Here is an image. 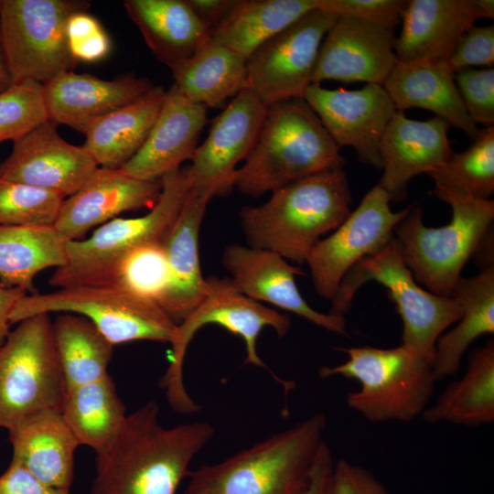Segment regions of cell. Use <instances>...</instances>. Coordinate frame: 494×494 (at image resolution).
<instances>
[{"label": "cell", "mask_w": 494, "mask_h": 494, "mask_svg": "<svg viewBox=\"0 0 494 494\" xmlns=\"http://www.w3.org/2000/svg\"><path fill=\"white\" fill-rule=\"evenodd\" d=\"M48 120L43 84L24 81L0 93V144L17 141Z\"/></svg>", "instance_id": "cell-40"}, {"label": "cell", "mask_w": 494, "mask_h": 494, "mask_svg": "<svg viewBox=\"0 0 494 494\" xmlns=\"http://www.w3.org/2000/svg\"><path fill=\"white\" fill-rule=\"evenodd\" d=\"M434 193L451 207L450 222L427 227L422 209L411 207L393 234L415 281L435 295L450 297L465 264L490 231L494 201L440 188H435Z\"/></svg>", "instance_id": "cell-5"}, {"label": "cell", "mask_w": 494, "mask_h": 494, "mask_svg": "<svg viewBox=\"0 0 494 494\" xmlns=\"http://www.w3.org/2000/svg\"><path fill=\"white\" fill-rule=\"evenodd\" d=\"M446 63L455 73L476 66L492 68L494 26L477 27L474 25L467 29L456 44Z\"/></svg>", "instance_id": "cell-44"}, {"label": "cell", "mask_w": 494, "mask_h": 494, "mask_svg": "<svg viewBox=\"0 0 494 494\" xmlns=\"http://www.w3.org/2000/svg\"><path fill=\"white\" fill-rule=\"evenodd\" d=\"M336 16L316 8L269 38L246 61L245 88L265 106L304 98L322 40Z\"/></svg>", "instance_id": "cell-13"}, {"label": "cell", "mask_w": 494, "mask_h": 494, "mask_svg": "<svg viewBox=\"0 0 494 494\" xmlns=\"http://www.w3.org/2000/svg\"><path fill=\"white\" fill-rule=\"evenodd\" d=\"M304 99L340 148L351 146L360 162L381 168V139L396 113L382 85L330 90L313 83Z\"/></svg>", "instance_id": "cell-16"}, {"label": "cell", "mask_w": 494, "mask_h": 494, "mask_svg": "<svg viewBox=\"0 0 494 494\" xmlns=\"http://www.w3.org/2000/svg\"><path fill=\"white\" fill-rule=\"evenodd\" d=\"M210 199L189 188L181 209L164 238L169 279L160 306L181 322L207 295L199 255V229Z\"/></svg>", "instance_id": "cell-25"}, {"label": "cell", "mask_w": 494, "mask_h": 494, "mask_svg": "<svg viewBox=\"0 0 494 494\" xmlns=\"http://www.w3.org/2000/svg\"><path fill=\"white\" fill-rule=\"evenodd\" d=\"M405 4L404 0H318V8L393 28L402 21Z\"/></svg>", "instance_id": "cell-43"}, {"label": "cell", "mask_w": 494, "mask_h": 494, "mask_svg": "<svg viewBox=\"0 0 494 494\" xmlns=\"http://www.w3.org/2000/svg\"><path fill=\"white\" fill-rule=\"evenodd\" d=\"M334 465L331 450L323 441L314 458L308 482L296 494H331Z\"/></svg>", "instance_id": "cell-47"}, {"label": "cell", "mask_w": 494, "mask_h": 494, "mask_svg": "<svg viewBox=\"0 0 494 494\" xmlns=\"http://www.w3.org/2000/svg\"><path fill=\"white\" fill-rule=\"evenodd\" d=\"M162 189L161 179H140L119 169L98 166L73 195L66 198L54 227L67 241L81 240L125 211L151 209Z\"/></svg>", "instance_id": "cell-20"}, {"label": "cell", "mask_w": 494, "mask_h": 494, "mask_svg": "<svg viewBox=\"0 0 494 494\" xmlns=\"http://www.w3.org/2000/svg\"><path fill=\"white\" fill-rule=\"evenodd\" d=\"M435 187L479 199L494 193V126L480 129L472 145L428 174Z\"/></svg>", "instance_id": "cell-38"}, {"label": "cell", "mask_w": 494, "mask_h": 494, "mask_svg": "<svg viewBox=\"0 0 494 494\" xmlns=\"http://www.w3.org/2000/svg\"><path fill=\"white\" fill-rule=\"evenodd\" d=\"M448 128L449 125L436 116L419 121L396 111L385 128L379 148L383 173L378 185L391 201L405 199L412 178L428 175L453 156Z\"/></svg>", "instance_id": "cell-21"}, {"label": "cell", "mask_w": 494, "mask_h": 494, "mask_svg": "<svg viewBox=\"0 0 494 494\" xmlns=\"http://www.w3.org/2000/svg\"><path fill=\"white\" fill-rule=\"evenodd\" d=\"M168 279V263L162 241L146 242L130 249L107 269L78 285H119L147 297L160 306Z\"/></svg>", "instance_id": "cell-37"}, {"label": "cell", "mask_w": 494, "mask_h": 494, "mask_svg": "<svg viewBox=\"0 0 494 494\" xmlns=\"http://www.w3.org/2000/svg\"><path fill=\"white\" fill-rule=\"evenodd\" d=\"M259 206H245L241 225L249 246L266 249L302 264L321 237L350 213L347 175L335 169L312 175L271 192Z\"/></svg>", "instance_id": "cell-2"}, {"label": "cell", "mask_w": 494, "mask_h": 494, "mask_svg": "<svg viewBox=\"0 0 494 494\" xmlns=\"http://www.w3.org/2000/svg\"><path fill=\"white\" fill-rule=\"evenodd\" d=\"M66 37L70 52L79 62L93 63L110 52L111 40L100 22L87 10L77 11L68 19Z\"/></svg>", "instance_id": "cell-42"}, {"label": "cell", "mask_w": 494, "mask_h": 494, "mask_svg": "<svg viewBox=\"0 0 494 494\" xmlns=\"http://www.w3.org/2000/svg\"><path fill=\"white\" fill-rule=\"evenodd\" d=\"M348 359L323 366L319 378L342 376L360 382L347 394V405L370 423H409L422 415L434 394L432 361L401 344L391 349L370 346L336 348Z\"/></svg>", "instance_id": "cell-6"}, {"label": "cell", "mask_w": 494, "mask_h": 494, "mask_svg": "<svg viewBox=\"0 0 494 494\" xmlns=\"http://www.w3.org/2000/svg\"><path fill=\"white\" fill-rule=\"evenodd\" d=\"M455 80L470 119L494 126V69H464L455 73Z\"/></svg>", "instance_id": "cell-41"}, {"label": "cell", "mask_w": 494, "mask_h": 494, "mask_svg": "<svg viewBox=\"0 0 494 494\" xmlns=\"http://www.w3.org/2000/svg\"><path fill=\"white\" fill-rule=\"evenodd\" d=\"M0 347V427L62 411L66 396L53 321L38 314L17 323Z\"/></svg>", "instance_id": "cell-9"}, {"label": "cell", "mask_w": 494, "mask_h": 494, "mask_svg": "<svg viewBox=\"0 0 494 494\" xmlns=\"http://www.w3.org/2000/svg\"><path fill=\"white\" fill-rule=\"evenodd\" d=\"M0 494H70V490L46 484L24 466L12 460L0 476Z\"/></svg>", "instance_id": "cell-46"}, {"label": "cell", "mask_w": 494, "mask_h": 494, "mask_svg": "<svg viewBox=\"0 0 494 494\" xmlns=\"http://www.w3.org/2000/svg\"><path fill=\"white\" fill-rule=\"evenodd\" d=\"M166 91L162 86L154 85L138 99L87 128L82 147L98 166L119 169L139 151L157 117Z\"/></svg>", "instance_id": "cell-30"}, {"label": "cell", "mask_w": 494, "mask_h": 494, "mask_svg": "<svg viewBox=\"0 0 494 494\" xmlns=\"http://www.w3.org/2000/svg\"><path fill=\"white\" fill-rule=\"evenodd\" d=\"M53 331L66 392L108 375L114 345L89 319L61 313Z\"/></svg>", "instance_id": "cell-36"}, {"label": "cell", "mask_w": 494, "mask_h": 494, "mask_svg": "<svg viewBox=\"0 0 494 494\" xmlns=\"http://www.w3.org/2000/svg\"><path fill=\"white\" fill-rule=\"evenodd\" d=\"M71 313L89 319L114 346L135 340L170 343L175 321L155 301L109 284H83L26 295L16 305L11 325L38 314Z\"/></svg>", "instance_id": "cell-10"}, {"label": "cell", "mask_w": 494, "mask_h": 494, "mask_svg": "<svg viewBox=\"0 0 494 494\" xmlns=\"http://www.w3.org/2000/svg\"><path fill=\"white\" fill-rule=\"evenodd\" d=\"M187 2L210 34L230 11L235 0H187Z\"/></svg>", "instance_id": "cell-48"}, {"label": "cell", "mask_w": 494, "mask_h": 494, "mask_svg": "<svg viewBox=\"0 0 494 494\" xmlns=\"http://www.w3.org/2000/svg\"><path fill=\"white\" fill-rule=\"evenodd\" d=\"M327 423L314 413L219 463L189 470L184 494H296L308 482Z\"/></svg>", "instance_id": "cell-4"}, {"label": "cell", "mask_w": 494, "mask_h": 494, "mask_svg": "<svg viewBox=\"0 0 494 494\" xmlns=\"http://www.w3.org/2000/svg\"><path fill=\"white\" fill-rule=\"evenodd\" d=\"M331 494H390V492L370 471L341 458L334 465Z\"/></svg>", "instance_id": "cell-45"}, {"label": "cell", "mask_w": 494, "mask_h": 494, "mask_svg": "<svg viewBox=\"0 0 494 494\" xmlns=\"http://www.w3.org/2000/svg\"><path fill=\"white\" fill-rule=\"evenodd\" d=\"M477 5L485 15V17L493 19L494 17V1L493 0H476Z\"/></svg>", "instance_id": "cell-51"}, {"label": "cell", "mask_w": 494, "mask_h": 494, "mask_svg": "<svg viewBox=\"0 0 494 494\" xmlns=\"http://www.w3.org/2000/svg\"><path fill=\"white\" fill-rule=\"evenodd\" d=\"M67 240L54 226L0 224V285L38 293L34 280L48 268L67 263Z\"/></svg>", "instance_id": "cell-33"}, {"label": "cell", "mask_w": 494, "mask_h": 494, "mask_svg": "<svg viewBox=\"0 0 494 494\" xmlns=\"http://www.w3.org/2000/svg\"><path fill=\"white\" fill-rule=\"evenodd\" d=\"M2 0H0V6H1Z\"/></svg>", "instance_id": "cell-52"}, {"label": "cell", "mask_w": 494, "mask_h": 494, "mask_svg": "<svg viewBox=\"0 0 494 494\" xmlns=\"http://www.w3.org/2000/svg\"><path fill=\"white\" fill-rule=\"evenodd\" d=\"M153 87L147 78L132 74L106 81L70 70L44 83L43 96L49 121L84 134L95 121L138 99Z\"/></svg>", "instance_id": "cell-24"}, {"label": "cell", "mask_w": 494, "mask_h": 494, "mask_svg": "<svg viewBox=\"0 0 494 494\" xmlns=\"http://www.w3.org/2000/svg\"><path fill=\"white\" fill-rule=\"evenodd\" d=\"M207 107L183 95L173 84L139 151L120 169L140 179H161L192 158L205 127Z\"/></svg>", "instance_id": "cell-23"}, {"label": "cell", "mask_w": 494, "mask_h": 494, "mask_svg": "<svg viewBox=\"0 0 494 494\" xmlns=\"http://www.w3.org/2000/svg\"><path fill=\"white\" fill-rule=\"evenodd\" d=\"M393 28L337 16L319 48L313 83L323 81L382 85L397 64Z\"/></svg>", "instance_id": "cell-18"}, {"label": "cell", "mask_w": 494, "mask_h": 494, "mask_svg": "<svg viewBox=\"0 0 494 494\" xmlns=\"http://www.w3.org/2000/svg\"><path fill=\"white\" fill-rule=\"evenodd\" d=\"M64 199L52 191L0 177V224L54 226Z\"/></svg>", "instance_id": "cell-39"}, {"label": "cell", "mask_w": 494, "mask_h": 494, "mask_svg": "<svg viewBox=\"0 0 494 494\" xmlns=\"http://www.w3.org/2000/svg\"><path fill=\"white\" fill-rule=\"evenodd\" d=\"M451 296L461 306L455 328L436 340L432 370L436 381L456 374L470 344L479 337L494 334V265L479 274L462 277Z\"/></svg>", "instance_id": "cell-29"}, {"label": "cell", "mask_w": 494, "mask_h": 494, "mask_svg": "<svg viewBox=\"0 0 494 494\" xmlns=\"http://www.w3.org/2000/svg\"><path fill=\"white\" fill-rule=\"evenodd\" d=\"M13 84L0 34V93Z\"/></svg>", "instance_id": "cell-50"}, {"label": "cell", "mask_w": 494, "mask_h": 494, "mask_svg": "<svg viewBox=\"0 0 494 494\" xmlns=\"http://www.w3.org/2000/svg\"><path fill=\"white\" fill-rule=\"evenodd\" d=\"M390 202L388 194L376 185L328 237L312 248L306 263L314 288L324 299L333 298L357 263L378 254L394 239V227L411 207L394 212Z\"/></svg>", "instance_id": "cell-14"}, {"label": "cell", "mask_w": 494, "mask_h": 494, "mask_svg": "<svg viewBox=\"0 0 494 494\" xmlns=\"http://www.w3.org/2000/svg\"><path fill=\"white\" fill-rule=\"evenodd\" d=\"M318 7V0H235L209 37L246 59L262 44Z\"/></svg>", "instance_id": "cell-34"}, {"label": "cell", "mask_w": 494, "mask_h": 494, "mask_svg": "<svg viewBox=\"0 0 494 494\" xmlns=\"http://www.w3.org/2000/svg\"><path fill=\"white\" fill-rule=\"evenodd\" d=\"M267 106L249 90H242L214 119L208 136L188 166L190 188L211 199L234 188L240 162L252 151Z\"/></svg>", "instance_id": "cell-15"}, {"label": "cell", "mask_w": 494, "mask_h": 494, "mask_svg": "<svg viewBox=\"0 0 494 494\" xmlns=\"http://www.w3.org/2000/svg\"><path fill=\"white\" fill-rule=\"evenodd\" d=\"M369 281L382 285L394 303L403 323L402 344L432 361L436 340L461 316L457 300L423 289L404 263L394 238L378 254L362 259L346 274L330 300V313L345 317L356 293Z\"/></svg>", "instance_id": "cell-7"}, {"label": "cell", "mask_w": 494, "mask_h": 494, "mask_svg": "<svg viewBox=\"0 0 494 494\" xmlns=\"http://www.w3.org/2000/svg\"><path fill=\"white\" fill-rule=\"evenodd\" d=\"M61 413L80 445L91 447L95 453L109 446L127 417L109 374L68 390Z\"/></svg>", "instance_id": "cell-35"}, {"label": "cell", "mask_w": 494, "mask_h": 494, "mask_svg": "<svg viewBox=\"0 0 494 494\" xmlns=\"http://www.w3.org/2000/svg\"><path fill=\"white\" fill-rule=\"evenodd\" d=\"M429 424L477 427L494 421V340L472 349L464 375L449 383L422 413Z\"/></svg>", "instance_id": "cell-31"}, {"label": "cell", "mask_w": 494, "mask_h": 494, "mask_svg": "<svg viewBox=\"0 0 494 494\" xmlns=\"http://www.w3.org/2000/svg\"><path fill=\"white\" fill-rule=\"evenodd\" d=\"M213 435L208 422L164 427L157 403L148 401L96 453L91 494H176L192 459Z\"/></svg>", "instance_id": "cell-1"}, {"label": "cell", "mask_w": 494, "mask_h": 494, "mask_svg": "<svg viewBox=\"0 0 494 494\" xmlns=\"http://www.w3.org/2000/svg\"><path fill=\"white\" fill-rule=\"evenodd\" d=\"M8 432L13 447L12 460L46 484L70 489L74 454L81 445L60 412L38 413L14 425Z\"/></svg>", "instance_id": "cell-27"}, {"label": "cell", "mask_w": 494, "mask_h": 494, "mask_svg": "<svg viewBox=\"0 0 494 494\" xmlns=\"http://www.w3.org/2000/svg\"><path fill=\"white\" fill-rule=\"evenodd\" d=\"M339 150L304 98L274 103L252 151L236 171L234 188L258 198L304 177L343 169Z\"/></svg>", "instance_id": "cell-3"}, {"label": "cell", "mask_w": 494, "mask_h": 494, "mask_svg": "<svg viewBox=\"0 0 494 494\" xmlns=\"http://www.w3.org/2000/svg\"><path fill=\"white\" fill-rule=\"evenodd\" d=\"M161 181L159 198L144 216L117 217L101 225L87 239L67 241V263L55 269L49 285L60 288L83 283L130 249L164 241L190 188L188 166L165 175Z\"/></svg>", "instance_id": "cell-12"}, {"label": "cell", "mask_w": 494, "mask_h": 494, "mask_svg": "<svg viewBox=\"0 0 494 494\" xmlns=\"http://www.w3.org/2000/svg\"><path fill=\"white\" fill-rule=\"evenodd\" d=\"M89 5L76 0H2L0 34L13 83L44 84L76 67L66 24L73 13Z\"/></svg>", "instance_id": "cell-11"}, {"label": "cell", "mask_w": 494, "mask_h": 494, "mask_svg": "<svg viewBox=\"0 0 494 494\" xmlns=\"http://www.w3.org/2000/svg\"><path fill=\"white\" fill-rule=\"evenodd\" d=\"M97 167L82 145L64 140L57 124L48 120L14 142L11 154L0 164V177L66 199L78 191Z\"/></svg>", "instance_id": "cell-19"}, {"label": "cell", "mask_w": 494, "mask_h": 494, "mask_svg": "<svg viewBox=\"0 0 494 494\" xmlns=\"http://www.w3.org/2000/svg\"><path fill=\"white\" fill-rule=\"evenodd\" d=\"M207 295L198 306L177 324L172 340L171 361L160 380L170 407L179 413H197L199 406L189 396L184 384L183 366L188 345L204 326L215 324L241 337L245 345L244 364L268 369L257 352L262 330L272 328L284 338L291 328V318L242 294L229 277H207Z\"/></svg>", "instance_id": "cell-8"}, {"label": "cell", "mask_w": 494, "mask_h": 494, "mask_svg": "<svg viewBox=\"0 0 494 494\" xmlns=\"http://www.w3.org/2000/svg\"><path fill=\"white\" fill-rule=\"evenodd\" d=\"M476 0H408L393 43L397 64L446 61L464 33L484 18Z\"/></svg>", "instance_id": "cell-22"}, {"label": "cell", "mask_w": 494, "mask_h": 494, "mask_svg": "<svg viewBox=\"0 0 494 494\" xmlns=\"http://www.w3.org/2000/svg\"><path fill=\"white\" fill-rule=\"evenodd\" d=\"M124 5L155 57L171 70L209 38L187 0H126Z\"/></svg>", "instance_id": "cell-28"}, {"label": "cell", "mask_w": 494, "mask_h": 494, "mask_svg": "<svg viewBox=\"0 0 494 494\" xmlns=\"http://www.w3.org/2000/svg\"><path fill=\"white\" fill-rule=\"evenodd\" d=\"M246 61L209 37L193 56L171 70L174 85L194 102L220 107L245 88Z\"/></svg>", "instance_id": "cell-32"}, {"label": "cell", "mask_w": 494, "mask_h": 494, "mask_svg": "<svg viewBox=\"0 0 494 494\" xmlns=\"http://www.w3.org/2000/svg\"><path fill=\"white\" fill-rule=\"evenodd\" d=\"M222 263L234 286L244 295L291 312L328 331L348 336L345 317L321 313L304 299L295 284V275L304 273L280 254L233 243L225 248Z\"/></svg>", "instance_id": "cell-17"}, {"label": "cell", "mask_w": 494, "mask_h": 494, "mask_svg": "<svg viewBox=\"0 0 494 494\" xmlns=\"http://www.w3.org/2000/svg\"><path fill=\"white\" fill-rule=\"evenodd\" d=\"M27 294L19 288L0 285V347L10 330V317L17 302Z\"/></svg>", "instance_id": "cell-49"}, {"label": "cell", "mask_w": 494, "mask_h": 494, "mask_svg": "<svg viewBox=\"0 0 494 494\" xmlns=\"http://www.w3.org/2000/svg\"><path fill=\"white\" fill-rule=\"evenodd\" d=\"M382 86L398 112L411 108L431 111L449 127L462 130L471 140L480 131L465 109L455 72L446 61L396 64Z\"/></svg>", "instance_id": "cell-26"}]
</instances>
